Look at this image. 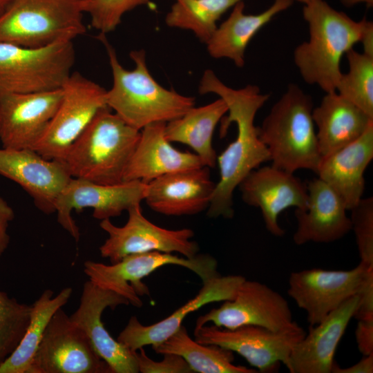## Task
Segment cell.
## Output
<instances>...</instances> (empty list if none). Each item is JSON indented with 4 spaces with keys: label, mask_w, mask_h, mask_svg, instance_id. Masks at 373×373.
Masks as SVG:
<instances>
[{
    "label": "cell",
    "mask_w": 373,
    "mask_h": 373,
    "mask_svg": "<svg viewBox=\"0 0 373 373\" xmlns=\"http://www.w3.org/2000/svg\"><path fill=\"white\" fill-rule=\"evenodd\" d=\"M198 91L201 95L216 94L227 105V115L220 120L221 137L226 135L231 124L235 123L237 127L236 139L217 156L220 178L207 209L209 218L230 219L234 215L235 189L251 171L270 160L254 124L258 111L267 102L269 95L261 93L256 85L249 84L239 89L230 88L210 69L204 72Z\"/></svg>",
    "instance_id": "cell-1"
},
{
    "label": "cell",
    "mask_w": 373,
    "mask_h": 373,
    "mask_svg": "<svg viewBox=\"0 0 373 373\" xmlns=\"http://www.w3.org/2000/svg\"><path fill=\"white\" fill-rule=\"evenodd\" d=\"M105 35L99 34L98 38L106 48L113 77L112 86L106 93V104L126 124L140 131L153 123L178 118L195 106L193 97L166 89L155 81L143 49L130 52L133 69L124 68Z\"/></svg>",
    "instance_id": "cell-2"
},
{
    "label": "cell",
    "mask_w": 373,
    "mask_h": 373,
    "mask_svg": "<svg viewBox=\"0 0 373 373\" xmlns=\"http://www.w3.org/2000/svg\"><path fill=\"white\" fill-rule=\"evenodd\" d=\"M309 39L296 47L294 61L303 81L325 93L336 91L342 75L341 60L360 42L367 20L355 21L324 0L304 5Z\"/></svg>",
    "instance_id": "cell-3"
},
{
    "label": "cell",
    "mask_w": 373,
    "mask_h": 373,
    "mask_svg": "<svg viewBox=\"0 0 373 373\" xmlns=\"http://www.w3.org/2000/svg\"><path fill=\"white\" fill-rule=\"evenodd\" d=\"M310 95L295 84L273 105L258 126L274 166L294 173L307 169L316 173L322 159L312 117Z\"/></svg>",
    "instance_id": "cell-4"
},
{
    "label": "cell",
    "mask_w": 373,
    "mask_h": 373,
    "mask_svg": "<svg viewBox=\"0 0 373 373\" xmlns=\"http://www.w3.org/2000/svg\"><path fill=\"white\" fill-rule=\"evenodd\" d=\"M140 136V131L104 108L72 145L64 162L72 178L120 183Z\"/></svg>",
    "instance_id": "cell-5"
},
{
    "label": "cell",
    "mask_w": 373,
    "mask_h": 373,
    "mask_svg": "<svg viewBox=\"0 0 373 373\" xmlns=\"http://www.w3.org/2000/svg\"><path fill=\"white\" fill-rule=\"evenodd\" d=\"M82 0H15L0 16V42L37 48L86 32Z\"/></svg>",
    "instance_id": "cell-6"
},
{
    "label": "cell",
    "mask_w": 373,
    "mask_h": 373,
    "mask_svg": "<svg viewBox=\"0 0 373 373\" xmlns=\"http://www.w3.org/2000/svg\"><path fill=\"white\" fill-rule=\"evenodd\" d=\"M75 61L73 41L32 48L0 42V93L60 88Z\"/></svg>",
    "instance_id": "cell-7"
},
{
    "label": "cell",
    "mask_w": 373,
    "mask_h": 373,
    "mask_svg": "<svg viewBox=\"0 0 373 373\" xmlns=\"http://www.w3.org/2000/svg\"><path fill=\"white\" fill-rule=\"evenodd\" d=\"M178 265L195 273L204 282L218 274L216 260L208 254L189 258L171 253L149 251L127 256L119 262L105 265L87 260L84 271L94 285L114 291L136 307H141V296L149 295V287L142 279L166 265Z\"/></svg>",
    "instance_id": "cell-8"
},
{
    "label": "cell",
    "mask_w": 373,
    "mask_h": 373,
    "mask_svg": "<svg viewBox=\"0 0 373 373\" xmlns=\"http://www.w3.org/2000/svg\"><path fill=\"white\" fill-rule=\"evenodd\" d=\"M61 89L59 104L32 149L48 160L64 162L72 145L97 113L108 106L106 90L79 73L72 72Z\"/></svg>",
    "instance_id": "cell-9"
},
{
    "label": "cell",
    "mask_w": 373,
    "mask_h": 373,
    "mask_svg": "<svg viewBox=\"0 0 373 373\" xmlns=\"http://www.w3.org/2000/svg\"><path fill=\"white\" fill-rule=\"evenodd\" d=\"M126 223L117 227L111 219L101 220L99 227L108 234V238L99 247L101 256L111 264L135 254L149 251L178 253L191 258L198 255V244L192 240V229H168L155 224L143 214L140 204L128 211Z\"/></svg>",
    "instance_id": "cell-10"
},
{
    "label": "cell",
    "mask_w": 373,
    "mask_h": 373,
    "mask_svg": "<svg viewBox=\"0 0 373 373\" xmlns=\"http://www.w3.org/2000/svg\"><path fill=\"white\" fill-rule=\"evenodd\" d=\"M28 373H113L62 308L52 316Z\"/></svg>",
    "instance_id": "cell-11"
},
{
    "label": "cell",
    "mask_w": 373,
    "mask_h": 373,
    "mask_svg": "<svg viewBox=\"0 0 373 373\" xmlns=\"http://www.w3.org/2000/svg\"><path fill=\"white\" fill-rule=\"evenodd\" d=\"M305 334L297 323L280 331L256 325L227 329L214 325H204L194 329L197 342L216 345L236 352L260 372H271L280 363L284 364Z\"/></svg>",
    "instance_id": "cell-12"
},
{
    "label": "cell",
    "mask_w": 373,
    "mask_h": 373,
    "mask_svg": "<svg viewBox=\"0 0 373 373\" xmlns=\"http://www.w3.org/2000/svg\"><path fill=\"white\" fill-rule=\"evenodd\" d=\"M147 183L124 181L103 184L87 180L71 178L59 193L55 203L58 223L78 242L80 231L71 213L85 208L93 210L97 220L120 216L131 207L144 200Z\"/></svg>",
    "instance_id": "cell-13"
},
{
    "label": "cell",
    "mask_w": 373,
    "mask_h": 373,
    "mask_svg": "<svg viewBox=\"0 0 373 373\" xmlns=\"http://www.w3.org/2000/svg\"><path fill=\"white\" fill-rule=\"evenodd\" d=\"M199 316L195 328L209 323L227 329L256 325L274 331L296 324L287 300L267 285L245 280L234 297Z\"/></svg>",
    "instance_id": "cell-14"
},
{
    "label": "cell",
    "mask_w": 373,
    "mask_h": 373,
    "mask_svg": "<svg viewBox=\"0 0 373 373\" xmlns=\"http://www.w3.org/2000/svg\"><path fill=\"white\" fill-rule=\"evenodd\" d=\"M373 267L359 262L349 270L309 269L293 271L288 280V295L307 314L314 326L349 298L356 295Z\"/></svg>",
    "instance_id": "cell-15"
},
{
    "label": "cell",
    "mask_w": 373,
    "mask_h": 373,
    "mask_svg": "<svg viewBox=\"0 0 373 373\" xmlns=\"http://www.w3.org/2000/svg\"><path fill=\"white\" fill-rule=\"evenodd\" d=\"M124 305H129L125 298L88 280L84 284L79 305L70 318L86 333L96 353L113 373H137L135 351L114 339L102 321L106 308L114 310Z\"/></svg>",
    "instance_id": "cell-16"
},
{
    "label": "cell",
    "mask_w": 373,
    "mask_h": 373,
    "mask_svg": "<svg viewBox=\"0 0 373 373\" xmlns=\"http://www.w3.org/2000/svg\"><path fill=\"white\" fill-rule=\"evenodd\" d=\"M61 88L29 93H0L2 147L33 149L46 131L61 99Z\"/></svg>",
    "instance_id": "cell-17"
},
{
    "label": "cell",
    "mask_w": 373,
    "mask_h": 373,
    "mask_svg": "<svg viewBox=\"0 0 373 373\" xmlns=\"http://www.w3.org/2000/svg\"><path fill=\"white\" fill-rule=\"evenodd\" d=\"M0 175L19 185L45 214L55 213V203L71 179L64 162L48 160L32 149L0 148Z\"/></svg>",
    "instance_id": "cell-18"
},
{
    "label": "cell",
    "mask_w": 373,
    "mask_h": 373,
    "mask_svg": "<svg viewBox=\"0 0 373 373\" xmlns=\"http://www.w3.org/2000/svg\"><path fill=\"white\" fill-rule=\"evenodd\" d=\"M238 187L245 203L260 209L266 229L277 237L285 233L278 224L280 213L289 207L302 209L307 205L306 184L294 173L273 165L254 169Z\"/></svg>",
    "instance_id": "cell-19"
},
{
    "label": "cell",
    "mask_w": 373,
    "mask_h": 373,
    "mask_svg": "<svg viewBox=\"0 0 373 373\" xmlns=\"http://www.w3.org/2000/svg\"><path fill=\"white\" fill-rule=\"evenodd\" d=\"M215 186L210 168L202 166L148 182L144 201L151 209L162 215H196L208 209Z\"/></svg>",
    "instance_id": "cell-20"
},
{
    "label": "cell",
    "mask_w": 373,
    "mask_h": 373,
    "mask_svg": "<svg viewBox=\"0 0 373 373\" xmlns=\"http://www.w3.org/2000/svg\"><path fill=\"white\" fill-rule=\"evenodd\" d=\"M245 280L239 275H218L202 282V287L195 297L163 320L144 325L135 316H131L117 341L133 351L159 344L173 334L191 313L209 303L232 299Z\"/></svg>",
    "instance_id": "cell-21"
},
{
    "label": "cell",
    "mask_w": 373,
    "mask_h": 373,
    "mask_svg": "<svg viewBox=\"0 0 373 373\" xmlns=\"http://www.w3.org/2000/svg\"><path fill=\"white\" fill-rule=\"evenodd\" d=\"M358 303L354 295L329 314L294 347L284 363L291 373H331L334 356Z\"/></svg>",
    "instance_id": "cell-22"
},
{
    "label": "cell",
    "mask_w": 373,
    "mask_h": 373,
    "mask_svg": "<svg viewBox=\"0 0 373 373\" xmlns=\"http://www.w3.org/2000/svg\"><path fill=\"white\" fill-rule=\"evenodd\" d=\"M306 186L307 205L294 211L297 222L294 243H329L344 237L352 230V224L340 196L319 178L309 181Z\"/></svg>",
    "instance_id": "cell-23"
},
{
    "label": "cell",
    "mask_w": 373,
    "mask_h": 373,
    "mask_svg": "<svg viewBox=\"0 0 373 373\" xmlns=\"http://www.w3.org/2000/svg\"><path fill=\"white\" fill-rule=\"evenodd\" d=\"M164 122L140 130L135 149L126 169L124 181L148 183L162 175L204 166L194 153L176 149L165 136Z\"/></svg>",
    "instance_id": "cell-24"
},
{
    "label": "cell",
    "mask_w": 373,
    "mask_h": 373,
    "mask_svg": "<svg viewBox=\"0 0 373 373\" xmlns=\"http://www.w3.org/2000/svg\"><path fill=\"white\" fill-rule=\"evenodd\" d=\"M372 159L373 124L353 142L322 157L316 174L350 211L363 198L364 173Z\"/></svg>",
    "instance_id": "cell-25"
},
{
    "label": "cell",
    "mask_w": 373,
    "mask_h": 373,
    "mask_svg": "<svg viewBox=\"0 0 373 373\" xmlns=\"http://www.w3.org/2000/svg\"><path fill=\"white\" fill-rule=\"evenodd\" d=\"M312 117L322 157L353 142L373 124V118L336 91L326 93Z\"/></svg>",
    "instance_id": "cell-26"
},
{
    "label": "cell",
    "mask_w": 373,
    "mask_h": 373,
    "mask_svg": "<svg viewBox=\"0 0 373 373\" xmlns=\"http://www.w3.org/2000/svg\"><path fill=\"white\" fill-rule=\"evenodd\" d=\"M291 4L289 1L275 0L263 12L251 15L245 12L244 1H239L206 43L208 53L214 59H229L237 67H243L245 50L253 37L275 16L288 9Z\"/></svg>",
    "instance_id": "cell-27"
},
{
    "label": "cell",
    "mask_w": 373,
    "mask_h": 373,
    "mask_svg": "<svg viewBox=\"0 0 373 373\" xmlns=\"http://www.w3.org/2000/svg\"><path fill=\"white\" fill-rule=\"evenodd\" d=\"M227 111L226 102L220 97L207 105L193 106L183 115L166 123V138L170 142L189 146L204 166L213 168L218 156L212 144L213 133Z\"/></svg>",
    "instance_id": "cell-28"
},
{
    "label": "cell",
    "mask_w": 373,
    "mask_h": 373,
    "mask_svg": "<svg viewBox=\"0 0 373 373\" xmlns=\"http://www.w3.org/2000/svg\"><path fill=\"white\" fill-rule=\"evenodd\" d=\"M157 354L180 356L193 372L256 373L255 369L233 364V352L212 344H202L193 340L185 327H181L162 343L152 345Z\"/></svg>",
    "instance_id": "cell-29"
},
{
    "label": "cell",
    "mask_w": 373,
    "mask_h": 373,
    "mask_svg": "<svg viewBox=\"0 0 373 373\" xmlns=\"http://www.w3.org/2000/svg\"><path fill=\"white\" fill-rule=\"evenodd\" d=\"M73 289H63L53 296L46 289L32 305L30 323L21 342L12 354L0 365V373H28L44 332L53 314L70 300Z\"/></svg>",
    "instance_id": "cell-30"
},
{
    "label": "cell",
    "mask_w": 373,
    "mask_h": 373,
    "mask_svg": "<svg viewBox=\"0 0 373 373\" xmlns=\"http://www.w3.org/2000/svg\"><path fill=\"white\" fill-rule=\"evenodd\" d=\"M241 1L245 0H175L165 23L171 28L193 32L206 44L221 17Z\"/></svg>",
    "instance_id": "cell-31"
},
{
    "label": "cell",
    "mask_w": 373,
    "mask_h": 373,
    "mask_svg": "<svg viewBox=\"0 0 373 373\" xmlns=\"http://www.w3.org/2000/svg\"><path fill=\"white\" fill-rule=\"evenodd\" d=\"M348 70L336 91L373 118V57L354 48L345 54Z\"/></svg>",
    "instance_id": "cell-32"
},
{
    "label": "cell",
    "mask_w": 373,
    "mask_h": 373,
    "mask_svg": "<svg viewBox=\"0 0 373 373\" xmlns=\"http://www.w3.org/2000/svg\"><path fill=\"white\" fill-rule=\"evenodd\" d=\"M32 305L19 303L0 289V365L12 354L28 327Z\"/></svg>",
    "instance_id": "cell-33"
},
{
    "label": "cell",
    "mask_w": 373,
    "mask_h": 373,
    "mask_svg": "<svg viewBox=\"0 0 373 373\" xmlns=\"http://www.w3.org/2000/svg\"><path fill=\"white\" fill-rule=\"evenodd\" d=\"M149 2L150 0H82L84 12L89 16L91 26L102 35L115 30L127 12Z\"/></svg>",
    "instance_id": "cell-34"
},
{
    "label": "cell",
    "mask_w": 373,
    "mask_h": 373,
    "mask_svg": "<svg viewBox=\"0 0 373 373\" xmlns=\"http://www.w3.org/2000/svg\"><path fill=\"white\" fill-rule=\"evenodd\" d=\"M350 211L360 262L373 267V198H362Z\"/></svg>",
    "instance_id": "cell-35"
},
{
    "label": "cell",
    "mask_w": 373,
    "mask_h": 373,
    "mask_svg": "<svg viewBox=\"0 0 373 373\" xmlns=\"http://www.w3.org/2000/svg\"><path fill=\"white\" fill-rule=\"evenodd\" d=\"M139 372L141 373H192L187 363L179 355L164 354V358L155 361L149 357L144 348L135 351Z\"/></svg>",
    "instance_id": "cell-36"
},
{
    "label": "cell",
    "mask_w": 373,
    "mask_h": 373,
    "mask_svg": "<svg viewBox=\"0 0 373 373\" xmlns=\"http://www.w3.org/2000/svg\"><path fill=\"white\" fill-rule=\"evenodd\" d=\"M357 295L358 303L354 317L357 320L373 318V270L368 274Z\"/></svg>",
    "instance_id": "cell-37"
},
{
    "label": "cell",
    "mask_w": 373,
    "mask_h": 373,
    "mask_svg": "<svg viewBox=\"0 0 373 373\" xmlns=\"http://www.w3.org/2000/svg\"><path fill=\"white\" fill-rule=\"evenodd\" d=\"M355 336L358 349L363 356L373 353V318L358 320Z\"/></svg>",
    "instance_id": "cell-38"
},
{
    "label": "cell",
    "mask_w": 373,
    "mask_h": 373,
    "mask_svg": "<svg viewBox=\"0 0 373 373\" xmlns=\"http://www.w3.org/2000/svg\"><path fill=\"white\" fill-rule=\"evenodd\" d=\"M14 218L15 211L12 207L0 196V258L9 246L10 237L8 228Z\"/></svg>",
    "instance_id": "cell-39"
},
{
    "label": "cell",
    "mask_w": 373,
    "mask_h": 373,
    "mask_svg": "<svg viewBox=\"0 0 373 373\" xmlns=\"http://www.w3.org/2000/svg\"><path fill=\"white\" fill-rule=\"evenodd\" d=\"M373 372V353L363 356L355 364L342 368L334 363L331 373H372Z\"/></svg>",
    "instance_id": "cell-40"
},
{
    "label": "cell",
    "mask_w": 373,
    "mask_h": 373,
    "mask_svg": "<svg viewBox=\"0 0 373 373\" xmlns=\"http://www.w3.org/2000/svg\"><path fill=\"white\" fill-rule=\"evenodd\" d=\"M360 42L363 45V53L373 57V23L367 21Z\"/></svg>",
    "instance_id": "cell-41"
},
{
    "label": "cell",
    "mask_w": 373,
    "mask_h": 373,
    "mask_svg": "<svg viewBox=\"0 0 373 373\" xmlns=\"http://www.w3.org/2000/svg\"><path fill=\"white\" fill-rule=\"evenodd\" d=\"M341 3L347 8H350L358 3H364L367 8L373 6V0H339Z\"/></svg>",
    "instance_id": "cell-42"
},
{
    "label": "cell",
    "mask_w": 373,
    "mask_h": 373,
    "mask_svg": "<svg viewBox=\"0 0 373 373\" xmlns=\"http://www.w3.org/2000/svg\"><path fill=\"white\" fill-rule=\"evenodd\" d=\"M15 0H0V16L5 12Z\"/></svg>",
    "instance_id": "cell-43"
},
{
    "label": "cell",
    "mask_w": 373,
    "mask_h": 373,
    "mask_svg": "<svg viewBox=\"0 0 373 373\" xmlns=\"http://www.w3.org/2000/svg\"><path fill=\"white\" fill-rule=\"evenodd\" d=\"M287 1H289L291 2H294V1H298V2H300V3H303L304 5H306V4H308L311 2H313L314 1H317V0H287Z\"/></svg>",
    "instance_id": "cell-44"
}]
</instances>
